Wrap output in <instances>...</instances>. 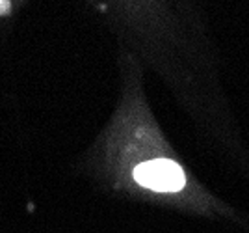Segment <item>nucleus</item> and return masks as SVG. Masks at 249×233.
I'll use <instances>...</instances> for the list:
<instances>
[{
  "label": "nucleus",
  "mask_w": 249,
  "mask_h": 233,
  "mask_svg": "<svg viewBox=\"0 0 249 233\" xmlns=\"http://www.w3.org/2000/svg\"><path fill=\"white\" fill-rule=\"evenodd\" d=\"M132 179L142 189L156 194H177L186 187V174L182 166L171 159H149L142 160L132 170Z\"/></svg>",
  "instance_id": "f257e3e1"
}]
</instances>
